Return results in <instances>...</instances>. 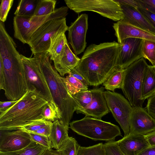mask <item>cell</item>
Returning a JSON list of instances; mask_svg holds the SVG:
<instances>
[{
	"mask_svg": "<svg viewBox=\"0 0 155 155\" xmlns=\"http://www.w3.org/2000/svg\"><path fill=\"white\" fill-rule=\"evenodd\" d=\"M120 48V44L115 41L91 44L87 48L74 68L89 85L98 86L119 66Z\"/></svg>",
	"mask_w": 155,
	"mask_h": 155,
	"instance_id": "obj_1",
	"label": "cell"
},
{
	"mask_svg": "<svg viewBox=\"0 0 155 155\" xmlns=\"http://www.w3.org/2000/svg\"><path fill=\"white\" fill-rule=\"evenodd\" d=\"M34 55L45 78L53 101L60 111L59 120L62 124L69 127L74 112L79 109L78 105L68 91L65 78L51 65L48 52Z\"/></svg>",
	"mask_w": 155,
	"mask_h": 155,
	"instance_id": "obj_2",
	"label": "cell"
},
{
	"mask_svg": "<svg viewBox=\"0 0 155 155\" xmlns=\"http://www.w3.org/2000/svg\"><path fill=\"white\" fill-rule=\"evenodd\" d=\"M49 101L34 92L28 91L18 101L0 114V130H16L31 121L43 119Z\"/></svg>",
	"mask_w": 155,
	"mask_h": 155,
	"instance_id": "obj_3",
	"label": "cell"
},
{
	"mask_svg": "<svg viewBox=\"0 0 155 155\" xmlns=\"http://www.w3.org/2000/svg\"><path fill=\"white\" fill-rule=\"evenodd\" d=\"M70 128L78 134L94 140L110 141L121 136L119 127L110 122L85 116L69 124Z\"/></svg>",
	"mask_w": 155,
	"mask_h": 155,
	"instance_id": "obj_4",
	"label": "cell"
},
{
	"mask_svg": "<svg viewBox=\"0 0 155 155\" xmlns=\"http://www.w3.org/2000/svg\"><path fill=\"white\" fill-rule=\"evenodd\" d=\"M149 65L141 58L124 69L123 84L121 88L131 106L142 107V86L144 74Z\"/></svg>",
	"mask_w": 155,
	"mask_h": 155,
	"instance_id": "obj_5",
	"label": "cell"
},
{
	"mask_svg": "<svg viewBox=\"0 0 155 155\" xmlns=\"http://www.w3.org/2000/svg\"><path fill=\"white\" fill-rule=\"evenodd\" d=\"M68 9L67 6H62L56 9L50 14L42 16H15L13 21L14 37L22 43L27 44L32 34L40 26L51 19L65 18Z\"/></svg>",
	"mask_w": 155,
	"mask_h": 155,
	"instance_id": "obj_6",
	"label": "cell"
},
{
	"mask_svg": "<svg viewBox=\"0 0 155 155\" xmlns=\"http://www.w3.org/2000/svg\"><path fill=\"white\" fill-rule=\"evenodd\" d=\"M67 6L77 13L91 11L114 21L122 19L124 15L116 0H65Z\"/></svg>",
	"mask_w": 155,
	"mask_h": 155,
	"instance_id": "obj_7",
	"label": "cell"
},
{
	"mask_svg": "<svg viewBox=\"0 0 155 155\" xmlns=\"http://www.w3.org/2000/svg\"><path fill=\"white\" fill-rule=\"evenodd\" d=\"M68 28L65 18L51 19L43 23L32 34L28 42L32 54L48 52L51 37L59 31L66 32Z\"/></svg>",
	"mask_w": 155,
	"mask_h": 155,
	"instance_id": "obj_8",
	"label": "cell"
},
{
	"mask_svg": "<svg viewBox=\"0 0 155 155\" xmlns=\"http://www.w3.org/2000/svg\"><path fill=\"white\" fill-rule=\"evenodd\" d=\"M21 57L28 91L34 92L49 102L54 104L45 78L36 58L34 57L28 58L21 54Z\"/></svg>",
	"mask_w": 155,
	"mask_h": 155,
	"instance_id": "obj_9",
	"label": "cell"
},
{
	"mask_svg": "<svg viewBox=\"0 0 155 155\" xmlns=\"http://www.w3.org/2000/svg\"><path fill=\"white\" fill-rule=\"evenodd\" d=\"M108 107L122 129L124 136L129 134V119L132 107L121 94L114 91H104Z\"/></svg>",
	"mask_w": 155,
	"mask_h": 155,
	"instance_id": "obj_10",
	"label": "cell"
},
{
	"mask_svg": "<svg viewBox=\"0 0 155 155\" xmlns=\"http://www.w3.org/2000/svg\"><path fill=\"white\" fill-rule=\"evenodd\" d=\"M129 134L146 135L155 130V119L141 107L132 109L129 119Z\"/></svg>",
	"mask_w": 155,
	"mask_h": 155,
	"instance_id": "obj_11",
	"label": "cell"
},
{
	"mask_svg": "<svg viewBox=\"0 0 155 155\" xmlns=\"http://www.w3.org/2000/svg\"><path fill=\"white\" fill-rule=\"evenodd\" d=\"M88 19V15L82 14L68 27V40L76 55L83 52L86 47Z\"/></svg>",
	"mask_w": 155,
	"mask_h": 155,
	"instance_id": "obj_12",
	"label": "cell"
},
{
	"mask_svg": "<svg viewBox=\"0 0 155 155\" xmlns=\"http://www.w3.org/2000/svg\"><path fill=\"white\" fill-rule=\"evenodd\" d=\"M0 131V152L18 151L27 147L32 141L28 133L25 131Z\"/></svg>",
	"mask_w": 155,
	"mask_h": 155,
	"instance_id": "obj_13",
	"label": "cell"
},
{
	"mask_svg": "<svg viewBox=\"0 0 155 155\" xmlns=\"http://www.w3.org/2000/svg\"><path fill=\"white\" fill-rule=\"evenodd\" d=\"M143 39L130 38L120 44L119 66L125 69L132 64L143 58L142 48Z\"/></svg>",
	"mask_w": 155,
	"mask_h": 155,
	"instance_id": "obj_14",
	"label": "cell"
},
{
	"mask_svg": "<svg viewBox=\"0 0 155 155\" xmlns=\"http://www.w3.org/2000/svg\"><path fill=\"white\" fill-rule=\"evenodd\" d=\"M104 87H101L92 89V100L85 108L77 111V113H81L86 116L101 119L109 112L104 94Z\"/></svg>",
	"mask_w": 155,
	"mask_h": 155,
	"instance_id": "obj_15",
	"label": "cell"
},
{
	"mask_svg": "<svg viewBox=\"0 0 155 155\" xmlns=\"http://www.w3.org/2000/svg\"><path fill=\"white\" fill-rule=\"evenodd\" d=\"M118 43L121 44L125 39L130 38H136L155 42V35L133 26L121 20L114 24Z\"/></svg>",
	"mask_w": 155,
	"mask_h": 155,
	"instance_id": "obj_16",
	"label": "cell"
},
{
	"mask_svg": "<svg viewBox=\"0 0 155 155\" xmlns=\"http://www.w3.org/2000/svg\"><path fill=\"white\" fill-rule=\"evenodd\" d=\"M116 142L124 155H138L150 146L144 136L131 134Z\"/></svg>",
	"mask_w": 155,
	"mask_h": 155,
	"instance_id": "obj_17",
	"label": "cell"
},
{
	"mask_svg": "<svg viewBox=\"0 0 155 155\" xmlns=\"http://www.w3.org/2000/svg\"><path fill=\"white\" fill-rule=\"evenodd\" d=\"M120 5L124 15L122 20L155 35V28L137 8L127 5Z\"/></svg>",
	"mask_w": 155,
	"mask_h": 155,
	"instance_id": "obj_18",
	"label": "cell"
},
{
	"mask_svg": "<svg viewBox=\"0 0 155 155\" xmlns=\"http://www.w3.org/2000/svg\"><path fill=\"white\" fill-rule=\"evenodd\" d=\"M80 60L72 52L67 42L61 54L53 61L54 68L60 75L63 77L75 68Z\"/></svg>",
	"mask_w": 155,
	"mask_h": 155,
	"instance_id": "obj_19",
	"label": "cell"
},
{
	"mask_svg": "<svg viewBox=\"0 0 155 155\" xmlns=\"http://www.w3.org/2000/svg\"><path fill=\"white\" fill-rule=\"evenodd\" d=\"M52 124V131L48 137L52 148L58 150L69 137V127L62 124L59 120L53 122Z\"/></svg>",
	"mask_w": 155,
	"mask_h": 155,
	"instance_id": "obj_20",
	"label": "cell"
},
{
	"mask_svg": "<svg viewBox=\"0 0 155 155\" xmlns=\"http://www.w3.org/2000/svg\"><path fill=\"white\" fill-rule=\"evenodd\" d=\"M155 93V72L153 66L149 65L145 71L142 86V99L143 101Z\"/></svg>",
	"mask_w": 155,
	"mask_h": 155,
	"instance_id": "obj_21",
	"label": "cell"
},
{
	"mask_svg": "<svg viewBox=\"0 0 155 155\" xmlns=\"http://www.w3.org/2000/svg\"><path fill=\"white\" fill-rule=\"evenodd\" d=\"M65 32L61 31L51 37L50 46L48 51L50 59L53 61L57 58L62 53L65 44L68 42Z\"/></svg>",
	"mask_w": 155,
	"mask_h": 155,
	"instance_id": "obj_22",
	"label": "cell"
},
{
	"mask_svg": "<svg viewBox=\"0 0 155 155\" xmlns=\"http://www.w3.org/2000/svg\"><path fill=\"white\" fill-rule=\"evenodd\" d=\"M124 69L116 67L103 83L106 90L114 91L117 88H121L123 82Z\"/></svg>",
	"mask_w": 155,
	"mask_h": 155,
	"instance_id": "obj_23",
	"label": "cell"
},
{
	"mask_svg": "<svg viewBox=\"0 0 155 155\" xmlns=\"http://www.w3.org/2000/svg\"><path fill=\"white\" fill-rule=\"evenodd\" d=\"M38 0L19 1L14 13L15 16L27 17L34 16Z\"/></svg>",
	"mask_w": 155,
	"mask_h": 155,
	"instance_id": "obj_24",
	"label": "cell"
},
{
	"mask_svg": "<svg viewBox=\"0 0 155 155\" xmlns=\"http://www.w3.org/2000/svg\"><path fill=\"white\" fill-rule=\"evenodd\" d=\"M46 149L45 147L32 141L28 146L22 149L10 152H0V155H41Z\"/></svg>",
	"mask_w": 155,
	"mask_h": 155,
	"instance_id": "obj_25",
	"label": "cell"
},
{
	"mask_svg": "<svg viewBox=\"0 0 155 155\" xmlns=\"http://www.w3.org/2000/svg\"><path fill=\"white\" fill-rule=\"evenodd\" d=\"M56 2L55 0H38L34 16H45L53 13Z\"/></svg>",
	"mask_w": 155,
	"mask_h": 155,
	"instance_id": "obj_26",
	"label": "cell"
},
{
	"mask_svg": "<svg viewBox=\"0 0 155 155\" xmlns=\"http://www.w3.org/2000/svg\"><path fill=\"white\" fill-rule=\"evenodd\" d=\"M71 95L78 105L79 109L77 111L85 108L92 100V95L90 90L81 91Z\"/></svg>",
	"mask_w": 155,
	"mask_h": 155,
	"instance_id": "obj_27",
	"label": "cell"
},
{
	"mask_svg": "<svg viewBox=\"0 0 155 155\" xmlns=\"http://www.w3.org/2000/svg\"><path fill=\"white\" fill-rule=\"evenodd\" d=\"M80 147L74 138L69 137L58 150L64 155H77Z\"/></svg>",
	"mask_w": 155,
	"mask_h": 155,
	"instance_id": "obj_28",
	"label": "cell"
},
{
	"mask_svg": "<svg viewBox=\"0 0 155 155\" xmlns=\"http://www.w3.org/2000/svg\"><path fill=\"white\" fill-rule=\"evenodd\" d=\"M65 81L68 91L71 95L75 94L81 91L88 90L87 87L70 75L66 76Z\"/></svg>",
	"mask_w": 155,
	"mask_h": 155,
	"instance_id": "obj_29",
	"label": "cell"
},
{
	"mask_svg": "<svg viewBox=\"0 0 155 155\" xmlns=\"http://www.w3.org/2000/svg\"><path fill=\"white\" fill-rule=\"evenodd\" d=\"M42 116L43 120L53 122L59 120L61 115L56 105L49 102L43 110Z\"/></svg>",
	"mask_w": 155,
	"mask_h": 155,
	"instance_id": "obj_30",
	"label": "cell"
},
{
	"mask_svg": "<svg viewBox=\"0 0 155 155\" xmlns=\"http://www.w3.org/2000/svg\"><path fill=\"white\" fill-rule=\"evenodd\" d=\"M143 57L155 66V42L143 40L142 48Z\"/></svg>",
	"mask_w": 155,
	"mask_h": 155,
	"instance_id": "obj_31",
	"label": "cell"
},
{
	"mask_svg": "<svg viewBox=\"0 0 155 155\" xmlns=\"http://www.w3.org/2000/svg\"><path fill=\"white\" fill-rule=\"evenodd\" d=\"M77 155H106L104 144L100 143L87 147L80 146Z\"/></svg>",
	"mask_w": 155,
	"mask_h": 155,
	"instance_id": "obj_32",
	"label": "cell"
},
{
	"mask_svg": "<svg viewBox=\"0 0 155 155\" xmlns=\"http://www.w3.org/2000/svg\"><path fill=\"white\" fill-rule=\"evenodd\" d=\"M51 122L43 119L35 120L28 122L16 130H21L28 132H32Z\"/></svg>",
	"mask_w": 155,
	"mask_h": 155,
	"instance_id": "obj_33",
	"label": "cell"
},
{
	"mask_svg": "<svg viewBox=\"0 0 155 155\" xmlns=\"http://www.w3.org/2000/svg\"><path fill=\"white\" fill-rule=\"evenodd\" d=\"M32 140L45 147L47 149H51V143L48 137L31 132H28Z\"/></svg>",
	"mask_w": 155,
	"mask_h": 155,
	"instance_id": "obj_34",
	"label": "cell"
},
{
	"mask_svg": "<svg viewBox=\"0 0 155 155\" xmlns=\"http://www.w3.org/2000/svg\"><path fill=\"white\" fill-rule=\"evenodd\" d=\"M0 8V21L4 22L6 20L8 13L12 5L13 0H2Z\"/></svg>",
	"mask_w": 155,
	"mask_h": 155,
	"instance_id": "obj_35",
	"label": "cell"
},
{
	"mask_svg": "<svg viewBox=\"0 0 155 155\" xmlns=\"http://www.w3.org/2000/svg\"><path fill=\"white\" fill-rule=\"evenodd\" d=\"M106 155H124L117 143L114 141L107 142L104 144Z\"/></svg>",
	"mask_w": 155,
	"mask_h": 155,
	"instance_id": "obj_36",
	"label": "cell"
},
{
	"mask_svg": "<svg viewBox=\"0 0 155 155\" xmlns=\"http://www.w3.org/2000/svg\"><path fill=\"white\" fill-rule=\"evenodd\" d=\"M140 7L155 14V0H137Z\"/></svg>",
	"mask_w": 155,
	"mask_h": 155,
	"instance_id": "obj_37",
	"label": "cell"
},
{
	"mask_svg": "<svg viewBox=\"0 0 155 155\" xmlns=\"http://www.w3.org/2000/svg\"><path fill=\"white\" fill-rule=\"evenodd\" d=\"M147 99L146 109L148 114L155 119V93Z\"/></svg>",
	"mask_w": 155,
	"mask_h": 155,
	"instance_id": "obj_38",
	"label": "cell"
},
{
	"mask_svg": "<svg viewBox=\"0 0 155 155\" xmlns=\"http://www.w3.org/2000/svg\"><path fill=\"white\" fill-rule=\"evenodd\" d=\"M137 9L155 28V14L141 8Z\"/></svg>",
	"mask_w": 155,
	"mask_h": 155,
	"instance_id": "obj_39",
	"label": "cell"
},
{
	"mask_svg": "<svg viewBox=\"0 0 155 155\" xmlns=\"http://www.w3.org/2000/svg\"><path fill=\"white\" fill-rule=\"evenodd\" d=\"M52 123L51 122L41 128L37 130L31 132L43 135L48 137L50 135L52 128Z\"/></svg>",
	"mask_w": 155,
	"mask_h": 155,
	"instance_id": "obj_40",
	"label": "cell"
},
{
	"mask_svg": "<svg viewBox=\"0 0 155 155\" xmlns=\"http://www.w3.org/2000/svg\"><path fill=\"white\" fill-rule=\"evenodd\" d=\"M68 74L80 81L86 87H88L89 84L87 81L82 75L76 71L74 68L71 70Z\"/></svg>",
	"mask_w": 155,
	"mask_h": 155,
	"instance_id": "obj_41",
	"label": "cell"
},
{
	"mask_svg": "<svg viewBox=\"0 0 155 155\" xmlns=\"http://www.w3.org/2000/svg\"><path fill=\"white\" fill-rule=\"evenodd\" d=\"M18 101H8L0 102V112L2 113L12 106Z\"/></svg>",
	"mask_w": 155,
	"mask_h": 155,
	"instance_id": "obj_42",
	"label": "cell"
},
{
	"mask_svg": "<svg viewBox=\"0 0 155 155\" xmlns=\"http://www.w3.org/2000/svg\"><path fill=\"white\" fill-rule=\"evenodd\" d=\"M120 4L127 5L136 8L140 7V5L137 0H116Z\"/></svg>",
	"mask_w": 155,
	"mask_h": 155,
	"instance_id": "obj_43",
	"label": "cell"
},
{
	"mask_svg": "<svg viewBox=\"0 0 155 155\" xmlns=\"http://www.w3.org/2000/svg\"><path fill=\"white\" fill-rule=\"evenodd\" d=\"M144 136L150 146L155 145V130Z\"/></svg>",
	"mask_w": 155,
	"mask_h": 155,
	"instance_id": "obj_44",
	"label": "cell"
},
{
	"mask_svg": "<svg viewBox=\"0 0 155 155\" xmlns=\"http://www.w3.org/2000/svg\"><path fill=\"white\" fill-rule=\"evenodd\" d=\"M138 155H155V145L145 149Z\"/></svg>",
	"mask_w": 155,
	"mask_h": 155,
	"instance_id": "obj_45",
	"label": "cell"
},
{
	"mask_svg": "<svg viewBox=\"0 0 155 155\" xmlns=\"http://www.w3.org/2000/svg\"><path fill=\"white\" fill-rule=\"evenodd\" d=\"M41 155H64L59 150H54L52 149H46Z\"/></svg>",
	"mask_w": 155,
	"mask_h": 155,
	"instance_id": "obj_46",
	"label": "cell"
},
{
	"mask_svg": "<svg viewBox=\"0 0 155 155\" xmlns=\"http://www.w3.org/2000/svg\"><path fill=\"white\" fill-rule=\"evenodd\" d=\"M153 68H154V72H155V66H153Z\"/></svg>",
	"mask_w": 155,
	"mask_h": 155,
	"instance_id": "obj_47",
	"label": "cell"
}]
</instances>
